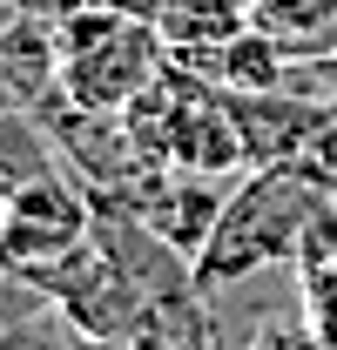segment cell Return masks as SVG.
I'll use <instances>...</instances> for the list:
<instances>
[{
  "instance_id": "obj_9",
  "label": "cell",
  "mask_w": 337,
  "mask_h": 350,
  "mask_svg": "<svg viewBox=\"0 0 337 350\" xmlns=\"http://www.w3.org/2000/svg\"><path fill=\"white\" fill-rule=\"evenodd\" d=\"M250 7L256 27H270V34H310V27L337 21V0H250Z\"/></svg>"
},
{
  "instance_id": "obj_4",
  "label": "cell",
  "mask_w": 337,
  "mask_h": 350,
  "mask_svg": "<svg viewBox=\"0 0 337 350\" xmlns=\"http://www.w3.org/2000/svg\"><path fill=\"white\" fill-rule=\"evenodd\" d=\"M223 175H196V169H155L135 196H128V209L149 222L162 243H175L182 256L196 262L203 256V243H210L216 216H223Z\"/></svg>"
},
{
  "instance_id": "obj_1",
  "label": "cell",
  "mask_w": 337,
  "mask_h": 350,
  "mask_svg": "<svg viewBox=\"0 0 337 350\" xmlns=\"http://www.w3.org/2000/svg\"><path fill=\"white\" fill-rule=\"evenodd\" d=\"M331 216H337V182L331 175H317L310 162H256L223 196V216H216L210 243L196 256V283L223 290V283L263 276L277 262L297 269V256L310 250V236Z\"/></svg>"
},
{
  "instance_id": "obj_11",
  "label": "cell",
  "mask_w": 337,
  "mask_h": 350,
  "mask_svg": "<svg viewBox=\"0 0 337 350\" xmlns=\"http://www.w3.org/2000/svg\"><path fill=\"white\" fill-rule=\"evenodd\" d=\"M75 0H0V14H41V21H54V14H68Z\"/></svg>"
},
{
  "instance_id": "obj_12",
  "label": "cell",
  "mask_w": 337,
  "mask_h": 350,
  "mask_svg": "<svg viewBox=\"0 0 337 350\" xmlns=\"http://www.w3.org/2000/svg\"><path fill=\"white\" fill-rule=\"evenodd\" d=\"M68 350H142L135 337H75Z\"/></svg>"
},
{
  "instance_id": "obj_10",
  "label": "cell",
  "mask_w": 337,
  "mask_h": 350,
  "mask_svg": "<svg viewBox=\"0 0 337 350\" xmlns=\"http://www.w3.org/2000/svg\"><path fill=\"white\" fill-rule=\"evenodd\" d=\"M250 350H331V344H324V337L303 323V304H297L290 317H284V323H270V330H263Z\"/></svg>"
},
{
  "instance_id": "obj_8",
  "label": "cell",
  "mask_w": 337,
  "mask_h": 350,
  "mask_svg": "<svg viewBox=\"0 0 337 350\" xmlns=\"http://www.w3.org/2000/svg\"><path fill=\"white\" fill-rule=\"evenodd\" d=\"M297 304H303V323L337 350V256L297 269Z\"/></svg>"
},
{
  "instance_id": "obj_3",
  "label": "cell",
  "mask_w": 337,
  "mask_h": 350,
  "mask_svg": "<svg viewBox=\"0 0 337 350\" xmlns=\"http://www.w3.org/2000/svg\"><path fill=\"white\" fill-rule=\"evenodd\" d=\"M95 236V196L82 175H41L0 202V262L7 269H41L61 262Z\"/></svg>"
},
{
  "instance_id": "obj_2",
  "label": "cell",
  "mask_w": 337,
  "mask_h": 350,
  "mask_svg": "<svg viewBox=\"0 0 337 350\" xmlns=\"http://www.w3.org/2000/svg\"><path fill=\"white\" fill-rule=\"evenodd\" d=\"M54 47H61V94L82 108H108V115H122L168 68L155 14L101 7V0H75L68 14H54Z\"/></svg>"
},
{
  "instance_id": "obj_5",
  "label": "cell",
  "mask_w": 337,
  "mask_h": 350,
  "mask_svg": "<svg viewBox=\"0 0 337 350\" xmlns=\"http://www.w3.org/2000/svg\"><path fill=\"white\" fill-rule=\"evenodd\" d=\"M82 337L27 269L0 262V350H68Z\"/></svg>"
},
{
  "instance_id": "obj_6",
  "label": "cell",
  "mask_w": 337,
  "mask_h": 350,
  "mask_svg": "<svg viewBox=\"0 0 337 350\" xmlns=\"http://www.w3.org/2000/svg\"><path fill=\"white\" fill-rule=\"evenodd\" d=\"M250 21H256L250 0H155V27H162V41H168L175 61L223 47L229 34H243Z\"/></svg>"
},
{
  "instance_id": "obj_7",
  "label": "cell",
  "mask_w": 337,
  "mask_h": 350,
  "mask_svg": "<svg viewBox=\"0 0 337 350\" xmlns=\"http://www.w3.org/2000/svg\"><path fill=\"white\" fill-rule=\"evenodd\" d=\"M61 142L47 129L41 108H0V202L41 175H61Z\"/></svg>"
}]
</instances>
